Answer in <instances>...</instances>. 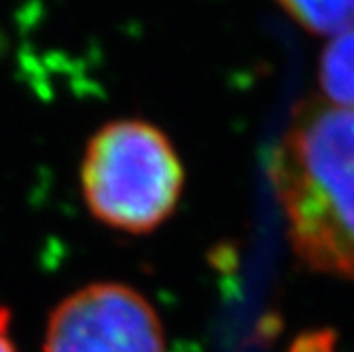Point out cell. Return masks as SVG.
<instances>
[{
  "mask_svg": "<svg viewBox=\"0 0 354 352\" xmlns=\"http://www.w3.org/2000/svg\"><path fill=\"white\" fill-rule=\"evenodd\" d=\"M183 183L172 142L149 121L104 123L85 147L81 191L89 212L106 228L153 232L174 212Z\"/></svg>",
  "mask_w": 354,
  "mask_h": 352,
  "instance_id": "obj_2",
  "label": "cell"
},
{
  "mask_svg": "<svg viewBox=\"0 0 354 352\" xmlns=\"http://www.w3.org/2000/svg\"><path fill=\"white\" fill-rule=\"evenodd\" d=\"M270 178L297 259L354 280V111L301 102L274 145Z\"/></svg>",
  "mask_w": 354,
  "mask_h": 352,
  "instance_id": "obj_1",
  "label": "cell"
},
{
  "mask_svg": "<svg viewBox=\"0 0 354 352\" xmlns=\"http://www.w3.org/2000/svg\"><path fill=\"white\" fill-rule=\"evenodd\" d=\"M320 85L329 104L354 111V28L337 35L325 49Z\"/></svg>",
  "mask_w": 354,
  "mask_h": 352,
  "instance_id": "obj_4",
  "label": "cell"
},
{
  "mask_svg": "<svg viewBox=\"0 0 354 352\" xmlns=\"http://www.w3.org/2000/svg\"><path fill=\"white\" fill-rule=\"evenodd\" d=\"M43 352H166L164 325L132 286L93 282L53 308Z\"/></svg>",
  "mask_w": 354,
  "mask_h": 352,
  "instance_id": "obj_3",
  "label": "cell"
},
{
  "mask_svg": "<svg viewBox=\"0 0 354 352\" xmlns=\"http://www.w3.org/2000/svg\"><path fill=\"white\" fill-rule=\"evenodd\" d=\"M0 352H17L13 342L7 335V329L3 327V323H0Z\"/></svg>",
  "mask_w": 354,
  "mask_h": 352,
  "instance_id": "obj_6",
  "label": "cell"
},
{
  "mask_svg": "<svg viewBox=\"0 0 354 352\" xmlns=\"http://www.w3.org/2000/svg\"><path fill=\"white\" fill-rule=\"evenodd\" d=\"M299 26L316 35L337 37L354 28V0H278Z\"/></svg>",
  "mask_w": 354,
  "mask_h": 352,
  "instance_id": "obj_5",
  "label": "cell"
}]
</instances>
